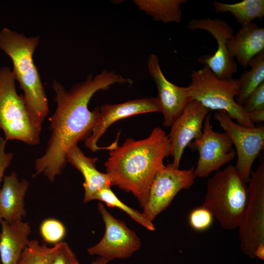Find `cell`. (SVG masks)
I'll list each match as a JSON object with an SVG mask.
<instances>
[{
	"instance_id": "6da1fadb",
	"label": "cell",
	"mask_w": 264,
	"mask_h": 264,
	"mask_svg": "<svg viewBox=\"0 0 264 264\" xmlns=\"http://www.w3.org/2000/svg\"><path fill=\"white\" fill-rule=\"evenodd\" d=\"M132 83L131 79L107 70L95 76L88 75L69 90L54 81L52 87L57 107L49 119L51 136L45 153L35 161L33 177L44 174L49 181H54L66 166L69 150L90 135L100 117L99 108L90 111L88 107L96 92L108 89L114 84Z\"/></svg>"
},
{
	"instance_id": "7a4b0ae2",
	"label": "cell",
	"mask_w": 264,
	"mask_h": 264,
	"mask_svg": "<svg viewBox=\"0 0 264 264\" xmlns=\"http://www.w3.org/2000/svg\"><path fill=\"white\" fill-rule=\"evenodd\" d=\"M171 151L168 135L158 127L145 138L127 139L109 151L104 163L111 185L132 193L143 208L152 182Z\"/></svg>"
},
{
	"instance_id": "3957f363",
	"label": "cell",
	"mask_w": 264,
	"mask_h": 264,
	"mask_svg": "<svg viewBox=\"0 0 264 264\" xmlns=\"http://www.w3.org/2000/svg\"><path fill=\"white\" fill-rule=\"evenodd\" d=\"M39 40V36L26 37L6 27L0 31V49L11 59L12 71L23 91L27 109L33 120L42 127L49 110L45 91L33 60Z\"/></svg>"
},
{
	"instance_id": "277c9868",
	"label": "cell",
	"mask_w": 264,
	"mask_h": 264,
	"mask_svg": "<svg viewBox=\"0 0 264 264\" xmlns=\"http://www.w3.org/2000/svg\"><path fill=\"white\" fill-rule=\"evenodd\" d=\"M247 183L232 165L216 172L207 181L202 206L225 229L233 230L240 225L247 201Z\"/></svg>"
},
{
	"instance_id": "5b68a950",
	"label": "cell",
	"mask_w": 264,
	"mask_h": 264,
	"mask_svg": "<svg viewBox=\"0 0 264 264\" xmlns=\"http://www.w3.org/2000/svg\"><path fill=\"white\" fill-rule=\"evenodd\" d=\"M188 85L191 100H196L209 110L225 111L238 124L255 127L242 106L235 101L240 88L239 79H219L206 66L193 70Z\"/></svg>"
},
{
	"instance_id": "8992f818",
	"label": "cell",
	"mask_w": 264,
	"mask_h": 264,
	"mask_svg": "<svg viewBox=\"0 0 264 264\" xmlns=\"http://www.w3.org/2000/svg\"><path fill=\"white\" fill-rule=\"evenodd\" d=\"M15 82L12 70L7 66L0 68V129L7 141L17 140L37 145L42 127L30 116L23 94L17 92Z\"/></svg>"
},
{
	"instance_id": "52a82bcc",
	"label": "cell",
	"mask_w": 264,
	"mask_h": 264,
	"mask_svg": "<svg viewBox=\"0 0 264 264\" xmlns=\"http://www.w3.org/2000/svg\"><path fill=\"white\" fill-rule=\"evenodd\" d=\"M248 198L244 213L238 228L242 252L255 258L257 247L264 243V159L248 181Z\"/></svg>"
},
{
	"instance_id": "ba28073f",
	"label": "cell",
	"mask_w": 264,
	"mask_h": 264,
	"mask_svg": "<svg viewBox=\"0 0 264 264\" xmlns=\"http://www.w3.org/2000/svg\"><path fill=\"white\" fill-rule=\"evenodd\" d=\"M188 146L198 153L194 169L196 177H208L232 161L236 156L233 144L227 133L213 130L210 114L204 119L201 135L190 142Z\"/></svg>"
},
{
	"instance_id": "9c48e42d",
	"label": "cell",
	"mask_w": 264,
	"mask_h": 264,
	"mask_svg": "<svg viewBox=\"0 0 264 264\" xmlns=\"http://www.w3.org/2000/svg\"><path fill=\"white\" fill-rule=\"evenodd\" d=\"M231 140L237 156L235 168L248 183L253 164L264 149V127L248 128L235 123L230 116L222 110L214 114Z\"/></svg>"
},
{
	"instance_id": "30bf717a",
	"label": "cell",
	"mask_w": 264,
	"mask_h": 264,
	"mask_svg": "<svg viewBox=\"0 0 264 264\" xmlns=\"http://www.w3.org/2000/svg\"><path fill=\"white\" fill-rule=\"evenodd\" d=\"M195 167L188 169L174 167L171 163L164 165L155 175L150 186L148 198L143 213L152 221L170 205L181 190L190 188L194 183Z\"/></svg>"
},
{
	"instance_id": "8fae6325",
	"label": "cell",
	"mask_w": 264,
	"mask_h": 264,
	"mask_svg": "<svg viewBox=\"0 0 264 264\" xmlns=\"http://www.w3.org/2000/svg\"><path fill=\"white\" fill-rule=\"evenodd\" d=\"M97 206L105 225V232L98 243L88 249V253L109 261L131 257L140 248V238L124 221L116 219L108 212L103 203L100 202Z\"/></svg>"
},
{
	"instance_id": "7c38bea8",
	"label": "cell",
	"mask_w": 264,
	"mask_h": 264,
	"mask_svg": "<svg viewBox=\"0 0 264 264\" xmlns=\"http://www.w3.org/2000/svg\"><path fill=\"white\" fill-rule=\"evenodd\" d=\"M187 27L192 30L208 32L218 44L214 54L202 56L198 59V62L207 66L219 79L232 78L237 72V63L230 54L227 43L234 35L233 28L223 20L210 18L193 19L188 23Z\"/></svg>"
},
{
	"instance_id": "4fadbf2b",
	"label": "cell",
	"mask_w": 264,
	"mask_h": 264,
	"mask_svg": "<svg viewBox=\"0 0 264 264\" xmlns=\"http://www.w3.org/2000/svg\"><path fill=\"white\" fill-rule=\"evenodd\" d=\"M99 109V118L91 134L85 141L86 147L92 152L100 150L110 151L116 146L117 139L107 147H100L97 145L99 139L114 122L138 114L160 112L158 100L153 97L132 100L119 104H104Z\"/></svg>"
},
{
	"instance_id": "5bb4252c",
	"label": "cell",
	"mask_w": 264,
	"mask_h": 264,
	"mask_svg": "<svg viewBox=\"0 0 264 264\" xmlns=\"http://www.w3.org/2000/svg\"><path fill=\"white\" fill-rule=\"evenodd\" d=\"M210 110L196 100H191L171 126L168 137L171 145L172 165L179 168L185 148L202 133L203 123Z\"/></svg>"
},
{
	"instance_id": "9a60e30c",
	"label": "cell",
	"mask_w": 264,
	"mask_h": 264,
	"mask_svg": "<svg viewBox=\"0 0 264 264\" xmlns=\"http://www.w3.org/2000/svg\"><path fill=\"white\" fill-rule=\"evenodd\" d=\"M147 66L157 87L158 96L156 98L163 116L162 125L166 127H171L191 101L188 87L177 86L166 79L156 54L152 53L149 55Z\"/></svg>"
},
{
	"instance_id": "2e32d148",
	"label": "cell",
	"mask_w": 264,
	"mask_h": 264,
	"mask_svg": "<svg viewBox=\"0 0 264 264\" xmlns=\"http://www.w3.org/2000/svg\"><path fill=\"white\" fill-rule=\"evenodd\" d=\"M29 186L28 181H20L14 171L4 176L0 188V222H13L25 217L24 198Z\"/></svg>"
},
{
	"instance_id": "e0dca14e",
	"label": "cell",
	"mask_w": 264,
	"mask_h": 264,
	"mask_svg": "<svg viewBox=\"0 0 264 264\" xmlns=\"http://www.w3.org/2000/svg\"><path fill=\"white\" fill-rule=\"evenodd\" d=\"M97 160V157L87 156L77 145L72 147L66 154L67 163L78 169L84 176L83 186L85 191V203L94 200V197L99 191L110 187L111 185L108 174L101 173L96 168Z\"/></svg>"
},
{
	"instance_id": "ac0fdd59",
	"label": "cell",
	"mask_w": 264,
	"mask_h": 264,
	"mask_svg": "<svg viewBox=\"0 0 264 264\" xmlns=\"http://www.w3.org/2000/svg\"><path fill=\"white\" fill-rule=\"evenodd\" d=\"M227 45L231 56L245 68L254 57L264 51V28L253 22L242 26Z\"/></svg>"
},
{
	"instance_id": "d6986e66",
	"label": "cell",
	"mask_w": 264,
	"mask_h": 264,
	"mask_svg": "<svg viewBox=\"0 0 264 264\" xmlns=\"http://www.w3.org/2000/svg\"><path fill=\"white\" fill-rule=\"evenodd\" d=\"M0 259L1 264H16L30 240L31 227L27 222L18 220L0 222Z\"/></svg>"
},
{
	"instance_id": "ffe728a7",
	"label": "cell",
	"mask_w": 264,
	"mask_h": 264,
	"mask_svg": "<svg viewBox=\"0 0 264 264\" xmlns=\"http://www.w3.org/2000/svg\"><path fill=\"white\" fill-rule=\"evenodd\" d=\"M186 0H135L138 8L156 21L164 23L180 22L181 6Z\"/></svg>"
},
{
	"instance_id": "44dd1931",
	"label": "cell",
	"mask_w": 264,
	"mask_h": 264,
	"mask_svg": "<svg viewBox=\"0 0 264 264\" xmlns=\"http://www.w3.org/2000/svg\"><path fill=\"white\" fill-rule=\"evenodd\" d=\"M215 13L229 12L242 26L246 25L256 19L262 21L264 16V0H243L235 3L213 1Z\"/></svg>"
},
{
	"instance_id": "7402d4cb",
	"label": "cell",
	"mask_w": 264,
	"mask_h": 264,
	"mask_svg": "<svg viewBox=\"0 0 264 264\" xmlns=\"http://www.w3.org/2000/svg\"><path fill=\"white\" fill-rule=\"evenodd\" d=\"M248 66L250 69L244 71L238 78L240 88L235 101L242 106L249 94L264 82V51L254 57Z\"/></svg>"
},
{
	"instance_id": "603a6c76",
	"label": "cell",
	"mask_w": 264,
	"mask_h": 264,
	"mask_svg": "<svg viewBox=\"0 0 264 264\" xmlns=\"http://www.w3.org/2000/svg\"><path fill=\"white\" fill-rule=\"evenodd\" d=\"M58 244L48 247L45 243L41 244L37 240H31L16 264H50L57 250Z\"/></svg>"
},
{
	"instance_id": "cb8c5ba5",
	"label": "cell",
	"mask_w": 264,
	"mask_h": 264,
	"mask_svg": "<svg viewBox=\"0 0 264 264\" xmlns=\"http://www.w3.org/2000/svg\"><path fill=\"white\" fill-rule=\"evenodd\" d=\"M99 200L105 202L110 207H117L129 215L134 220L150 231H154L155 228L153 222L149 220L143 213L128 206L122 202L112 191L110 187L105 188L99 191L94 197V200Z\"/></svg>"
},
{
	"instance_id": "d4e9b609",
	"label": "cell",
	"mask_w": 264,
	"mask_h": 264,
	"mask_svg": "<svg viewBox=\"0 0 264 264\" xmlns=\"http://www.w3.org/2000/svg\"><path fill=\"white\" fill-rule=\"evenodd\" d=\"M40 232L44 242L55 245L62 242L65 237L66 229L61 221L49 218L42 221Z\"/></svg>"
},
{
	"instance_id": "484cf974",
	"label": "cell",
	"mask_w": 264,
	"mask_h": 264,
	"mask_svg": "<svg viewBox=\"0 0 264 264\" xmlns=\"http://www.w3.org/2000/svg\"><path fill=\"white\" fill-rule=\"evenodd\" d=\"M214 216L211 212L203 206L193 209L188 216V222L195 231L202 232L212 225Z\"/></svg>"
},
{
	"instance_id": "4316f807",
	"label": "cell",
	"mask_w": 264,
	"mask_h": 264,
	"mask_svg": "<svg viewBox=\"0 0 264 264\" xmlns=\"http://www.w3.org/2000/svg\"><path fill=\"white\" fill-rule=\"evenodd\" d=\"M242 107L247 113L264 110V82L249 94Z\"/></svg>"
},
{
	"instance_id": "83f0119b",
	"label": "cell",
	"mask_w": 264,
	"mask_h": 264,
	"mask_svg": "<svg viewBox=\"0 0 264 264\" xmlns=\"http://www.w3.org/2000/svg\"><path fill=\"white\" fill-rule=\"evenodd\" d=\"M50 264H79L77 258L66 242L58 244V249Z\"/></svg>"
},
{
	"instance_id": "f1b7e54d",
	"label": "cell",
	"mask_w": 264,
	"mask_h": 264,
	"mask_svg": "<svg viewBox=\"0 0 264 264\" xmlns=\"http://www.w3.org/2000/svg\"><path fill=\"white\" fill-rule=\"evenodd\" d=\"M7 141L0 136V186L3 180L4 172L9 167L14 154L12 153L5 151Z\"/></svg>"
},
{
	"instance_id": "f546056e",
	"label": "cell",
	"mask_w": 264,
	"mask_h": 264,
	"mask_svg": "<svg viewBox=\"0 0 264 264\" xmlns=\"http://www.w3.org/2000/svg\"><path fill=\"white\" fill-rule=\"evenodd\" d=\"M247 114L250 121L254 124L264 121V110H255Z\"/></svg>"
},
{
	"instance_id": "4dcf8cb0",
	"label": "cell",
	"mask_w": 264,
	"mask_h": 264,
	"mask_svg": "<svg viewBox=\"0 0 264 264\" xmlns=\"http://www.w3.org/2000/svg\"><path fill=\"white\" fill-rule=\"evenodd\" d=\"M255 258L261 260L264 259V243L260 244L256 248L254 253Z\"/></svg>"
},
{
	"instance_id": "1f68e13d",
	"label": "cell",
	"mask_w": 264,
	"mask_h": 264,
	"mask_svg": "<svg viewBox=\"0 0 264 264\" xmlns=\"http://www.w3.org/2000/svg\"><path fill=\"white\" fill-rule=\"evenodd\" d=\"M109 262L107 259L99 257L92 261L90 264H107Z\"/></svg>"
},
{
	"instance_id": "d6a6232c",
	"label": "cell",
	"mask_w": 264,
	"mask_h": 264,
	"mask_svg": "<svg viewBox=\"0 0 264 264\" xmlns=\"http://www.w3.org/2000/svg\"></svg>"
}]
</instances>
